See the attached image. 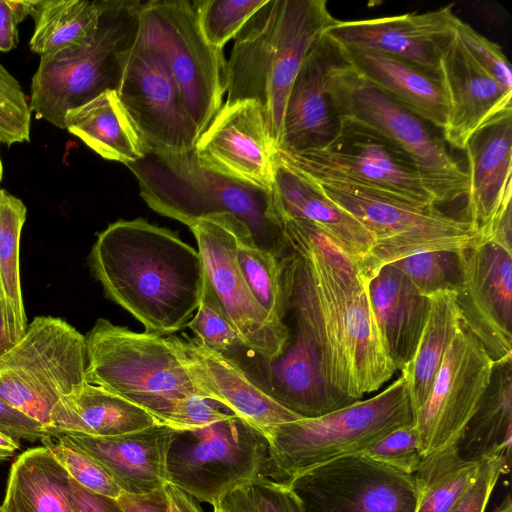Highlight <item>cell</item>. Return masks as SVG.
<instances>
[{
    "instance_id": "1",
    "label": "cell",
    "mask_w": 512,
    "mask_h": 512,
    "mask_svg": "<svg viewBox=\"0 0 512 512\" xmlns=\"http://www.w3.org/2000/svg\"><path fill=\"white\" fill-rule=\"evenodd\" d=\"M285 240L304 260L317 305L323 373L354 402L380 389L396 369L386 351L368 290L355 262L315 224L279 221Z\"/></svg>"
},
{
    "instance_id": "2",
    "label": "cell",
    "mask_w": 512,
    "mask_h": 512,
    "mask_svg": "<svg viewBox=\"0 0 512 512\" xmlns=\"http://www.w3.org/2000/svg\"><path fill=\"white\" fill-rule=\"evenodd\" d=\"M88 264L106 297L145 332L172 335L198 308L205 276L198 250L143 218L118 220L98 233Z\"/></svg>"
},
{
    "instance_id": "3",
    "label": "cell",
    "mask_w": 512,
    "mask_h": 512,
    "mask_svg": "<svg viewBox=\"0 0 512 512\" xmlns=\"http://www.w3.org/2000/svg\"><path fill=\"white\" fill-rule=\"evenodd\" d=\"M334 20L325 0H267L234 38L225 64V103L257 102L276 152L291 86Z\"/></svg>"
},
{
    "instance_id": "4",
    "label": "cell",
    "mask_w": 512,
    "mask_h": 512,
    "mask_svg": "<svg viewBox=\"0 0 512 512\" xmlns=\"http://www.w3.org/2000/svg\"><path fill=\"white\" fill-rule=\"evenodd\" d=\"M126 167L138 183L141 198L156 213L186 226L209 215L232 214L248 227L261 248L279 257L286 253L288 245L273 212L271 191L205 168L194 148L151 150Z\"/></svg>"
},
{
    "instance_id": "5",
    "label": "cell",
    "mask_w": 512,
    "mask_h": 512,
    "mask_svg": "<svg viewBox=\"0 0 512 512\" xmlns=\"http://www.w3.org/2000/svg\"><path fill=\"white\" fill-rule=\"evenodd\" d=\"M139 0H103L98 25L82 44L40 57L30 86L36 118L64 129L68 110L117 90L139 26Z\"/></svg>"
},
{
    "instance_id": "6",
    "label": "cell",
    "mask_w": 512,
    "mask_h": 512,
    "mask_svg": "<svg viewBox=\"0 0 512 512\" xmlns=\"http://www.w3.org/2000/svg\"><path fill=\"white\" fill-rule=\"evenodd\" d=\"M84 337L86 382L142 408L161 424L179 399L204 397L169 336L99 318Z\"/></svg>"
},
{
    "instance_id": "7",
    "label": "cell",
    "mask_w": 512,
    "mask_h": 512,
    "mask_svg": "<svg viewBox=\"0 0 512 512\" xmlns=\"http://www.w3.org/2000/svg\"><path fill=\"white\" fill-rule=\"evenodd\" d=\"M413 422L405 380L400 376L375 396L313 418L270 429L269 479L287 483L328 461L359 454L394 430Z\"/></svg>"
},
{
    "instance_id": "8",
    "label": "cell",
    "mask_w": 512,
    "mask_h": 512,
    "mask_svg": "<svg viewBox=\"0 0 512 512\" xmlns=\"http://www.w3.org/2000/svg\"><path fill=\"white\" fill-rule=\"evenodd\" d=\"M326 84L340 116L371 126L412 159L436 206L467 196V171L429 123L361 76L341 56L329 69Z\"/></svg>"
},
{
    "instance_id": "9",
    "label": "cell",
    "mask_w": 512,
    "mask_h": 512,
    "mask_svg": "<svg viewBox=\"0 0 512 512\" xmlns=\"http://www.w3.org/2000/svg\"><path fill=\"white\" fill-rule=\"evenodd\" d=\"M316 182L371 235L374 247L369 280L382 266L407 256L458 251L481 242L478 230L470 222L451 217L436 205H420L359 186Z\"/></svg>"
},
{
    "instance_id": "10",
    "label": "cell",
    "mask_w": 512,
    "mask_h": 512,
    "mask_svg": "<svg viewBox=\"0 0 512 512\" xmlns=\"http://www.w3.org/2000/svg\"><path fill=\"white\" fill-rule=\"evenodd\" d=\"M85 337L61 318L37 316L0 356V399L45 427L53 407L86 382Z\"/></svg>"
},
{
    "instance_id": "11",
    "label": "cell",
    "mask_w": 512,
    "mask_h": 512,
    "mask_svg": "<svg viewBox=\"0 0 512 512\" xmlns=\"http://www.w3.org/2000/svg\"><path fill=\"white\" fill-rule=\"evenodd\" d=\"M269 476L266 437L236 415L206 427L174 431L166 482L213 510L236 487Z\"/></svg>"
},
{
    "instance_id": "12",
    "label": "cell",
    "mask_w": 512,
    "mask_h": 512,
    "mask_svg": "<svg viewBox=\"0 0 512 512\" xmlns=\"http://www.w3.org/2000/svg\"><path fill=\"white\" fill-rule=\"evenodd\" d=\"M136 40L164 58L201 135L223 105L226 60L205 40L193 1H141Z\"/></svg>"
},
{
    "instance_id": "13",
    "label": "cell",
    "mask_w": 512,
    "mask_h": 512,
    "mask_svg": "<svg viewBox=\"0 0 512 512\" xmlns=\"http://www.w3.org/2000/svg\"><path fill=\"white\" fill-rule=\"evenodd\" d=\"M286 165L316 181L338 182L393 195L420 205H435L412 159L371 126L341 116L336 137L321 149L277 151Z\"/></svg>"
},
{
    "instance_id": "14",
    "label": "cell",
    "mask_w": 512,
    "mask_h": 512,
    "mask_svg": "<svg viewBox=\"0 0 512 512\" xmlns=\"http://www.w3.org/2000/svg\"><path fill=\"white\" fill-rule=\"evenodd\" d=\"M284 288L288 309L294 314V333L282 355L265 363V391L303 418L318 417L351 404L325 380L316 304L305 270L297 266L288 268Z\"/></svg>"
},
{
    "instance_id": "15",
    "label": "cell",
    "mask_w": 512,
    "mask_h": 512,
    "mask_svg": "<svg viewBox=\"0 0 512 512\" xmlns=\"http://www.w3.org/2000/svg\"><path fill=\"white\" fill-rule=\"evenodd\" d=\"M287 484L304 512H416L420 498L414 475L362 454L317 465Z\"/></svg>"
},
{
    "instance_id": "16",
    "label": "cell",
    "mask_w": 512,
    "mask_h": 512,
    "mask_svg": "<svg viewBox=\"0 0 512 512\" xmlns=\"http://www.w3.org/2000/svg\"><path fill=\"white\" fill-rule=\"evenodd\" d=\"M494 362L463 325L422 405L413 412L422 458L458 445L490 381Z\"/></svg>"
},
{
    "instance_id": "17",
    "label": "cell",
    "mask_w": 512,
    "mask_h": 512,
    "mask_svg": "<svg viewBox=\"0 0 512 512\" xmlns=\"http://www.w3.org/2000/svg\"><path fill=\"white\" fill-rule=\"evenodd\" d=\"M244 223L232 214H213L188 227L193 233L204 274L245 348L265 363L279 358L290 336L278 331L257 303L237 262V234Z\"/></svg>"
},
{
    "instance_id": "18",
    "label": "cell",
    "mask_w": 512,
    "mask_h": 512,
    "mask_svg": "<svg viewBox=\"0 0 512 512\" xmlns=\"http://www.w3.org/2000/svg\"><path fill=\"white\" fill-rule=\"evenodd\" d=\"M116 92L151 150L182 152L195 147L200 134L160 53L136 40Z\"/></svg>"
},
{
    "instance_id": "19",
    "label": "cell",
    "mask_w": 512,
    "mask_h": 512,
    "mask_svg": "<svg viewBox=\"0 0 512 512\" xmlns=\"http://www.w3.org/2000/svg\"><path fill=\"white\" fill-rule=\"evenodd\" d=\"M456 303L493 362L512 357V252L493 241L458 251Z\"/></svg>"
},
{
    "instance_id": "20",
    "label": "cell",
    "mask_w": 512,
    "mask_h": 512,
    "mask_svg": "<svg viewBox=\"0 0 512 512\" xmlns=\"http://www.w3.org/2000/svg\"><path fill=\"white\" fill-rule=\"evenodd\" d=\"M460 19L448 5L424 13L372 19H335L323 36L341 47L376 51L439 77V63Z\"/></svg>"
},
{
    "instance_id": "21",
    "label": "cell",
    "mask_w": 512,
    "mask_h": 512,
    "mask_svg": "<svg viewBox=\"0 0 512 512\" xmlns=\"http://www.w3.org/2000/svg\"><path fill=\"white\" fill-rule=\"evenodd\" d=\"M205 168L271 191L276 149L264 111L253 100L224 103L194 147Z\"/></svg>"
},
{
    "instance_id": "22",
    "label": "cell",
    "mask_w": 512,
    "mask_h": 512,
    "mask_svg": "<svg viewBox=\"0 0 512 512\" xmlns=\"http://www.w3.org/2000/svg\"><path fill=\"white\" fill-rule=\"evenodd\" d=\"M168 336L202 395L225 406L264 436L277 425L303 418L277 402L225 354L186 334Z\"/></svg>"
},
{
    "instance_id": "23",
    "label": "cell",
    "mask_w": 512,
    "mask_h": 512,
    "mask_svg": "<svg viewBox=\"0 0 512 512\" xmlns=\"http://www.w3.org/2000/svg\"><path fill=\"white\" fill-rule=\"evenodd\" d=\"M339 57L336 44L323 34L306 55L287 97L277 151L321 149L338 134L341 116L328 92L326 79Z\"/></svg>"
},
{
    "instance_id": "24",
    "label": "cell",
    "mask_w": 512,
    "mask_h": 512,
    "mask_svg": "<svg viewBox=\"0 0 512 512\" xmlns=\"http://www.w3.org/2000/svg\"><path fill=\"white\" fill-rule=\"evenodd\" d=\"M272 207L276 220L299 219L315 224L359 267L369 282L374 241L346 210L332 201L316 181L274 155Z\"/></svg>"
},
{
    "instance_id": "25",
    "label": "cell",
    "mask_w": 512,
    "mask_h": 512,
    "mask_svg": "<svg viewBox=\"0 0 512 512\" xmlns=\"http://www.w3.org/2000/svg\"><path fill=\"white\" fill-rule=\"evenodd\" d=\"M439 78L448 103L442 137L453 148L464 150L475 132L512 114V91L473 63L456 34L441 55Z\"/></svg>"
},
{
    "instance_id": "26",
    "label": "cell",
    "mask_w": 512,
    "mask_h": 512,
    "mask_svg": "<svg viewBox=\"0 0 512 512\" xmlns=\"http://www.w3.org/2000/svg\"><path fill=\"white\" fill-rule=\"evenodd\" d=\"M174 429L155 424L109 437L66 435L95 458L122 492L148 494L166 483V461Z\"/></svg>"
},
{
    "instance_id": "27",
    "label": "cell",
    "mask_w": 512,
    "mask_h": 512,
    "mask_svg": "<svg viewBox=\"0 0 512 512\" xmlns=\"http://www.w3.org/2000/svg\"><path fill=\"white\" fill-rule=\"evenodd\" d=\"M464 150L469 177L465 220L481 237L512 195V114L501 116L479 129Z\"/></svg>"
},
{
    "instance_id": "28",
    "label": "cell",
    "mask_w": 512,
    "mask_h": 512,
    "mask_svg": "<svg viewBox=\"0 0 512 512\" xmlns=\"http://www.w3.org/2000/svg\"><path fill=\"white\" fill-rule=\"evenodd\" d=\"M369 298L386 351L396 370L413 357L426 324L430 298L392 264L368 282Z\"/></svg>"
},
{
    "instance_id": "29",
    "label": "cell",
    "mask_w": 512,
    "mask_h": 512,
    "mask_svg": "<svg viewBox=\"0 0 512 512\" xmlns=\"http://www.w3.org/2000/svg\"><path fill=\"white\" fill-rule=\"evenodd\" d=\"M336 46L361 76L431 126L444 129L448 103L439 77L376 51Z\"/></svg>"
},
{
    "instance_id": "30",
    "label": "cell",
    "mask_w": 512,
    "mask_h": 512,
    "mask_svg": "<svg viewBox=\"0 0 512 512\" xmlns=\"http://www.w3.org/2000/svg\"><path fill=\"white\" fill-rule=\"evenodd\" d=\"M159 422L148 412L102 387L84 382L53 407L45 435L109 437Z\"/></svg>"
},
{
    "instance_id": "31",
    "label": "cell",
    "mask_w": 512,
    "mask_h": 512,
    "mask_svg": "<svg viewBox=\"0 0 512 512\" xmlns=\"http://www.w3.org/2000/svg\"><path fill=\"white\" fill-rule=\"evenodd\" d=\"M64 129L102 158L127 166L144 158L150 147L128 115L116 90H108L70 109Z\"/></svg>"
},
{
    "instance_id": "32",
    "label": "cell",
    "mask_w": 512,
    "mask_h": 512,
    "mask_svg": "<svg viewBox=\"0 0 512 512\" xmlns=\"http://www.w3.org/2000/svg\"><path fill=\"white\" fill-rule=\"evenodd\" d=\"M1 512H75L69 475L44 447L30 448L13 462Z\"/></svg>"
},
{
    "instance_id": "33",
    "label": "cell",
    "mask_w": 512,
    "mask_h": 512,
    "mask_svg": "<svg viewBox=\"0 0 512 512\" xmlns=\"http://www.w3.org/2000/svg\"><path fill=\"white\" fill-rule=\"evenodd\" d=\"M512 443V357L494 362L487 389L458 443L461 457L510 459Z\"/></svg>"
},
{
    "instance_id": "34",
    "label": "cell",
    "mask_w": 512,
    "mask_h": 512,
    "mask_svg": "<svg viewBox=\"0 0 512 512\" xmlns=\"http://www.w3.org/2000/svg\"><path fill=\"white\" fill-rule=\"evenodd\" d=\"M430 310L412 359L400 370L413 412L425 401L450 344L462 327L452 290L429 296Z\"/></svg>"
},
{
    "instance_id": "35",
    "label": "cell",
    "mask_w": 512,
    "mask_h": 512,
    "mask_svg": "<svg viewBox=\"0 0 512 512\" xmlns=\"http://www.w3.org/2000/svg\"><path fill=\"white\" fill-rule=\"evenodd\" d=\"M27 209L21 199L0 188V299L5 331L13 346L24 334V309L19 248Z\"/></svg>"
},
{
    "instance_id": "36",
    "label": "cell",
    "mask_w": 512,
    "mask_h": 512,
    "mask_svg": "<svg viewBox=\"0 0 512 512\" xmlns=\"http://www.w3.org/2000/svg\"><path fill=\"white\" fill-rule=\"evenodd\" d=\"M103 0H34L30 50L40 57L84 43L95 31Z\"/></svg>"
},
{
    "instance_id": "37",
    "label": "cell",
    "mask_w": 512,
    "mask_h": 512,
    "mask_svg": "<svg viewBox=\"0 0 512 512\" xmlns=\"http://www.w3.org/2000/svg\"><path fill=\"white\" fill-rule=\"evenodd\" d=\"M482 462L463 459L457 445L424 457L414 475L420 491L416 512H450L477 479Z\"/></svg>"
},
{
    "instance_id": "38",
    "label": "cell",
    "mask_w": 512,
    "mask_h": 512,
    "mask_svg": "<svg viewBox=\"0 0 512 512\" xmlns=\"http://www.w3.org/2000/svg\"><path fill=\"white\" fill-rule=\"evenodd\" d=\"M236 257L248 287L272 325L290 336L285 323L288 303L283 282V256L261 248L243 224L237 234Z\"/></svg>"
},
{
    "instance_id": "39",
    "label": "cell",
    "mask_w": 512,
    "mask_h": 512,
    "mask_svg": "<svg viewBox=\"0 0 512 512\" xmlns=\"http://www.w3.org/2000/svg\"><path fill=\"white\" fill-rule=\"evenodd\" d=\"M267 0L193 1L200 30L215 49L223 50Z\"/></svg>"
},
{
    "instance_id": "40",
    "label": "cell",
    "mask_w": 512,
    "mask_h": 512,
    "mask_svg": "<svg viewBox=\"0 0 512 512\" xmlns=\"http://www.w3.org/2000/svg\"><path fill=\"white\" fill-rule=\"evenodd\" d=\"M41 442L68 475L81 486L116 499L121 495L122 490L106 469L66 435H44Z\"/></svg>"
},
{
    "instance_id": "41",
    "label": "cell",
    "mask_w": 512,
    "mask_h": 512,
    "mask_svg": "<svg viewBox=\"0 0 512 512\" xmlns=\"http://www.w3.org/2000/svg\"><path fill=\"white\" fill-rule=\"evenodd\" d=\"M213 512H304L300 499L284 482L253 480L229 492Z\"/></svg>"
},
{
    "instance_id": "42",
    "label": "cell",
    "mask_w": 512,
    "mask_h": 512,
    "mask_svg": "<svg viewBox=\"0 0 512 512\" xmlns=\"http://www.w3.org/2000/svg\"><path fill=\"white\" fill-rule=\"evenodd\" d=\"M458 251L421 252L391 264L404 273L422 295L429 297L440 291H456L460 277Z\"/></svg>"
},
{
    "instance_id": "43",
    "label": "cell",
    "mask_w": 512,
    "mask_h": 512,
    "mask_svg": "<svg viewBox=\"0 0 512 512\" xmlns=\"http://www.w3.org/2000/svg\"><path fill=\"white\" fill-rule=\"evenodd\" d=\"M186 327L212 351L225 354L239 346L245 347L206 276L196 314Z\"/></svg>"
},
{
    "instance_id": "44",
    "label": "cell",
    "mask_w": 512,
    "mask_h": 512,
    "mask_svg": "<svg viewBox=\"0 0 512 512\" xmlns=\"http://www.w3.org/2000/svg\"><path fill=\"white\" fill-rule=\"evenodd\" d=\"M31 110L19 84L0 63V141L11 146L30 141Z\"/></svg>"
},
{
    "instance_id": "45",
    "label": "cell",
    "mask_w": 512,
    "mask_h": 512,
    "mask_svg": "<svg viewBox=\"0 0 512 512\" xmlns=\"http://www.w3.org/2000/svg\"><path fill=\"white\" fill-rule=\"evenodd\" d=\"M359 454L406 475H415L423 459L413 422L387 434Z\"/></svg>"
},
{
    "instance_id": "46",
    "label": "cell",
    "mask_w": 512,
    "mask_h": 512,
    "mask_svg": "<svg viewBox=\"0 0 512 512\" xmlns=\"http://www.w3.org/2000/svg\"><path fill=\"white\" fill-rule=\"evenodd\" d=\"M455 34L460 46L473 63L512 91L511 67L502 48L462 20L458 22Z\"/></svg>"
},
{
    "instance_id": "47",
    "label": "cell",
    "mask_w": 512,
    "mask_h": 512,
    "mask_svg": "<svg viewBox=\"0 0 512 512\" xmlns=\"http://www.w3.org/2000/svg\"><path fill=\"white\" fill-rule=\"evenodd\" d=\"M510 459L494 455L483 459L480 474L450 512H485L492 492L509 469Z\"/></svg>"
},
{
    "instance_id": "48",
    "label": "cell",
    "mask_w": 512,
    "mask_h": 512,
    "mask_svg": "<svg viewBox=\"0 0 512 512\" xmlns=\"http://www.w3.org/2000/svg\"><path fill=\"white\" fill-rule=\"evenodd\" d=\"M216 402L194 395L176 401L165 425L175 430H191L206 427L234 416L217 407Z\"/></svg>"
},
{
    "instance_id": "49",
    "label": "cell",
    "mask_w": 512,
    "mask_h": 512,
    "mask_svg": "<svg viewBox=\"0 0 512 512\" xmlns=\"http://www.w3.org/2000/svg\"><path fill=\"white\" fill-rule=\"evenodd\" d=\"M0 430L16 440L34 442L45 435L41 423L0 399Z\"/></svg>"
},
{
    "instance_id": "50",
    "label": "cell",
    "mask_w": 512,
    "mask_h": 512,
    "mask_svg": "<svg viewBox=\"0 0 512 512\" xmlns=\"http://www.w3.org/2000/svg\"><path fill=\"white\" fill-rule=\"evenodd\" d=\"M69 497L75 512H122L116 498L94 493L70 476Z\"/></svg>"
},
{
    "instance_id": "51",
    "label": "cell",
    "mask_w": 512,
    "mask_h": 512,
    "mask_svg": "<svg viewBox=\"0 0 512 512\" xmlns=\"http://www.w3.org/2000/svg\"><path fill=\"white\" fill-rule=\"evenodd\" d=\"M117 500L122 512H169L163 487L141 495L122 492Z\"/></svg>"
},
{
    "instance_id": "52",
    "label": "cell",
    "mask_w": 512,
    "mask_h": 512,
    "mask_svg": "<svg viewBox=\"0 0 512 512\" xmlns=\"http://www.w3.org/2000/svg\"><path fill=\"white\" fill-rule=\"evenodd\" d=\"M18 24L10 0H0V51L8 52L17 46Z\"/></svg>"
},
{
    "instance_id": "53",
    "label": "cell",
    "mask_w": 512,
    "mask_h": 512,
    "mask_svg": "<svg viewBox=\"0 0 512 512\" xmlns=\"http://www.w3.org/2000/svg\"><path fill=\"white\" fill-rule=\"evenodd\" d=\"M169 512H203L195 498L181 488L166 482L163 486Z\"/></svg>"
},
{
    "instance_id": "54",
    "label": "cell",
    "mask_w": 512,
    "mask_h": 512,
    "mask_svg": "<svg viewBox=\"0 0 512 512\" xmlns=\"http://www.w3.org/2000/svg\"><path fill=\"white\" fill-rule=\"evenodd\" d=\"M19 441L0 430V462L9 459L19 449Z\"/></svg>"
},
{
    "instance_id": "55",
    "label": "cell",
    "mask_w": 512,
    "mask_h": 512,
    "mask_svg": "<svg viewBox=\"0 0 512 512\" xmlns=\"http://www.w3.org/2000/svg\"><path fill=\"white\" fill-rule=\"evenodd\" d=\"M11 347H12V345L9 342L6 331H5L3 313H2V305H1V299H0V356H2Z\"/></svg>"
},
{
    "instance_id": "56",
    "label": "cell",
    "mask_w": 512,
    "mask_h": 512,
    "mask_svg": "<svg viewBox=\"0 0 512 512\" xmlns=\"http://www.w3.org/2000/svg\"><path fill=\"white\" fill-rule=\"evenodd\" d=\"M493 512H512V501L509 494L506 495L504 500L493 510Z\"/></svg>"
},
{
    "instance_id": "57",
    "label": "cell",
    "mask_w": 512,
    "mask_h": 512,
    "mask_svg": "<svg viewBox=\"0 0 512 512\" xmlns=\"http://www.w3.org/2000/svg\"><path fill=\"white\" fill-rule=\"evenodd\" d=\"M1 141H0V146H1ZM2 177H3V164H2V160H1V154H0V183L2 181Z\"/></svg>"
},
{
    "instance_id": "58",
    "label": "cell",
    "mask_w": 512,
    "mask_h": 512,
    "mask_svg": "<svg viewBox=\"0 0 512 512\" xmlns=\"http://www.w3.org/2000/svg\"><path fill=\"white\" fill-rule=\"evenodd\" d=\"M0 512H1V509H0Z\"/></svg>"
}]
</instances>
